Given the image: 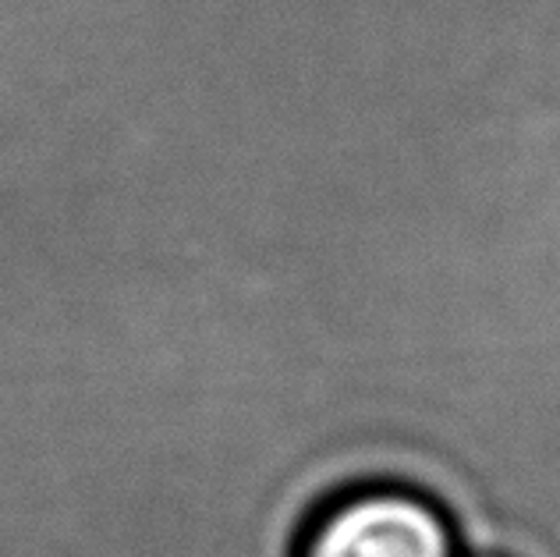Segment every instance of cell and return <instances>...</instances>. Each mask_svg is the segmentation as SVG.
Wrapping results in <instances>:
<instances>
[{"mask_svg":"<svg viewBox=\"0 0 560 557\" xmlns=\"http://www.w3.org/2000/svg\"><path fill=\"white\" fill-rule=\"evenodd\" d=\"M465 557H511V554H490V550H471Z\"/></svg>","mask_w":560,"mask_h":557,"instance_id":"obj_2","label":"cell"},{"mask_svg":"<svg viewBox=\"0 0 560 557\" xmlns=\"http://www.w3.org/2000/svg\"><path fill=\"white\" fill-rule=\"evenodd\" d=\"M291 557H465L454 522L422 494L365 487L302 530Z\"/></svg>","mask_w":560,"mask_h":557,"instance_id":"obj_1","label":"cell"}]
</instances>
